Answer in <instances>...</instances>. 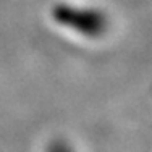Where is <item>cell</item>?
Segmentation results:
<instances>
[{"label": "cell", "instance_id": "cell-1", "mask_svg": "<svg viewBox=\"0 0 152 152\" xmlns=\"http://www.w3.org/2000/svg\"><path fill=\"white\" fill-rule=\"evenodd\" d=\"M47 152H71V149L66 146L65 142H60V141H55V142L50 144L49 151Z\"/></svg>", "mask_w": 152, "mask_h": 152}]
</instances>
